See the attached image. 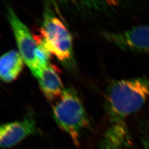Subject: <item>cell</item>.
I'll return each mask as SVG.
<instances>
[{"mask_svg":"<svg viewBox=\"0 0 149 149\" xmlns=\"http://www.w3.org/2000/svg\"><path fill=\"white\" fill-rule=\"evenodd\" d=\"M149 98V74L115 80L107 87L104 108L111 123L125 122Z\"/></svg>","mask_w":149,"mask_h":149,"instance_id":"cell-1","label":"cell"},{"mask_svg":"<svg viewBox=\"0 0 149 149\" xmlns=\"http://www.w3.org/2000/svg\"><path fill=\"white\" fill-rule=\"evenodd\" d=\"M54 120L67 134L75 145L79 146L81 136L90 125V120L76 91L65 88L53 108Z\"/></svg>","mask_w":149,"mask_h":149,"instance_id":"cell-2","label":"cell"},{"mask_svg":"<svg viewBox=\"0 0 149 149\" xmlns=\"http://www.w3.org/2000/svg\"><path fill=\"white\" fill-rule=\"evenodd\" d=\"M40 34L35 38L51 54L69 69L75 67L72 38L67 27L49 7L46 8L40 28Z\"/></svg>","mask_w":149,"mask_h":149,"instance_id":"cell-3","label":"cell"},{"mask_svg":"<svg viewBox=\"0 0 149 149\" xmlns=\"http://www.w3.org/2000/svg\"><path fill=\"white\" fill-rule=\"evenodd\" d=\"M102 37L112 45L125 52H149V26L142 25L120 32L103 31Z\"/></svg>","mask_w":149,"mask_h":149,"instance_id":"cell-4","label":"cell"},{"mask_svg":"<svg viewBox=\"0 0 149 149\" xmlns=\"http://www.w3.org/2000/svg\"><path fill=\"white\" fill-rule=\"evenodd\" d=\"M7 15L15 35L18 52L21 54L24 63L37 78L39 74L37 61V43L27 26L11 7L8 8Z\"/></svg>","mask_w":149,"mask_h":149,"instance_id":"cell-5","label":"cell"},{"mask_svg":"<svg viewBox=\"0 0 149 149\" xmlns=\"http://www.w3.org/2000/svg\"><path fill=\"white\" fill-rule=\"evenodd\" d=\"M37 132L32 117L0 125V149L13 147L27 137Z\"/></svg>","mask_w":149,"mask_h":149,"instance_id":"cell-6","label":"cell"},{"mask_svg":"<svg viewBox=\"0 0 149 149\" xmlns=\"http://www.w3.org/2000/svg\"><path fill=\"white\" fill-rule=\"evenodd\" d=\"M130 144L131 137L125 122L111 123L96 149H127Z\"/></svg>","mask_w":149,"mask_h":149,"instance_id":"cell-7","label":"cell"},{"mask_svg":"<svg viewBox=\"0 0 149 149\" xmlns=\"http://www.w3.org/2000/svg\"><path fill=\"white\" fill-rule=\"evenodd\" d=\"M42 90L49 101L59 100L65 88L57 70L51 64L41 70L37 77Z\"/></svg>","mask_w":149,"mask_h":149,"instance_id":"cell-8","label":"cell"},{"mask_svg":"<svg viewBox=\"0 0 149 149\" xmlns=\"http://www.w3.org/2000/svg\"><path fill=\"white\" fill-rule=\"evenodd\" d=\"M24 60L16 50H11L0 57V79L5 82L15 80L22 70Z\"/></svg>","mask_w":149,"mask_h":149,"instance_id":"cell-9","label":"cell"},{"mask_svg":"<svg viewBox=\"0 0 149 149\" xmlns=\"http://www.w3.org/2000/svg\"><path fill=\"white\" fill-rule=\"evenodd\" d=\"M142 149H149V137H144L143 139Z\"/></svg>","mask_w":149,"mask_h":149,"instance_id":"cell-10","label":"cell"}]
</instances>
